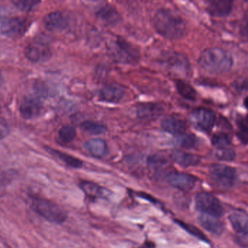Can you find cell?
I'll use <instances>...</instances> for the list:
<instances>
[{"mask_svg": "<svg viewBox=\"0 0 248 248\" xmlns=\"http://www.w3.org/2000/svg\"><path fill=\"white\" fill-rule=\"evenodd\" d=\"M152 22L155 30L166 39H181L186 33V24L183 19L169 9L156 11Z\"/></svg>", "mask_w": 248, "mask_h": 248, "instance_id": "1", "label": "cell"}, {"mask_svg": "<svg viewBox=\"0 0 248 248\" xmlns=\"http://www.w3.org/2000/svg\"><path fill=\"white\" fill-rule=\"evenodd\" d=\"M198 65L209 74H224L231 69L233 59L228 52L221 48H208L200 55Z\"/></svg>", "mask_w": 248, "mask_h": 248, "instance_id": "2", "label": "cell"}, {"mask_svg": "<svg viewBox=\"0 0 248 248\" xmlns=\"http://www.w3.org/2000/svg\"><path fill=\"white\" fill-rule=\"evenodd\" d=\"M31 205L35 212L53 224H62L68 218V214L61 207L49 200L35 197L32 198Z\"/></svg>", "mask_w": 248, "mask_h": 248, "instance_id": "3", "label": "cell"}, {"mask_svg": "<svg viewBox=\"0 0 248 248\" xmlns=\"http://www.w3.org/2000/svg\"><path fill=\"white\" fill-rule=\"evenodd\" d=\"M107 53L113 61L120 63H134L140 58L138 51L120 37L112 39L108 44Z\"/></svg>", "mask_w": 248, "mask_h": 248, "instance_id": "4", "label": "cell"}, {"mask_svg": "<svg viewBox=\"0 0 248 248\" xmlns=\"http://www.w3.org/2000/svg\"><path fill=\"white\" fill-rule=\"evenodd\" d=\"M209 177L211 182L219 189L232 187L237 179V172L234 168L223 164H214L210 167Z\"/></svg>", "mask_w": 248, "mask_h": 248, "instance_id": "5", "label": "cell"}, {"mask_svg": "<svg viewBox=\"0 0 248 248\" xmlns=\"http://www.w3.org/2000/svg\"><path fill=\"white\" fill-rule=\"evenodd\" d=\"M195 208L200 214H206L213 217H222L224 208L221 202L214 195L207 192H201L195 197Z\"/></svg>", "mask_w": 248, "mask_h": 248, "instance_id": "6", "label": "cell"}, {"mask_svg": "<svg viewBox=\"0 0 248 248\" xmlns=\"http://www.w3.org/2000/svg\"><path fill=\"white\" fill-rule=\"evenodd\" d=\"M29 22L23 17H14L4 20L1 26L3 35L12 39L23 36L29 29Z\"/></svg>", "mask_w": 248, "mask_h": 248, "instance_id": "7", "label": "cell"}, {"mask_svg": "<svg viewBox=\"0 0 248 248\" xmlns=\"http://www.w3.org/2000/svg\"><path fill=\"white\" fill-rule=\"evenodd\" d=\"M189 120L197 128L201 131H209L216 122L214 112L204 108L195 109L189 115Z\"/></svg>", "mask_w": 248, "mask_h": 248, "instance_id": "8", "label": "cell"}, {"mask_svg": "<svg viewBox=\"0 0 248 248\" xmlns=\"http://www.w3.org/2000/svg\"><path fill=\"white\" fill-rule=\"evenodd\" d=\"M26 58L33 62L47 61L51 56L49 45L43 41L36 40L26 46L24 51Z\"/></svg>", "mask_w": 248, "mask_h": 248, "instance_id": "9", "label": "cell"}, {"mask_svg": "<svg viewBox=\"0 0 248 248\" xmlns=\"http://www.w3.org/2000/svg\"><path fill=\"white\" fill-rule=\"evenodd\" d=\"M166 179L170 186L184 191L192 189L198 182V179L192 175L178 172H170L166 175Z\"/></svg>", "mask_w": 248, "mask_h": 248, "instance_id": "10", "label": "cell"}, {"mask_svg": "<svg viewBox=\"0 0 248 248\" xmlns=\"http://www.w3.org/2000/svg\"><path fill=\"white\" fill-rule=\"evenodd\" d=\"M163 62L169 70L179 74L189 72V63L188 60L177 52H169L163 57Z\"/></svg>", "mask_w": 248, "mask_h": 248, "instance_id": "11", "label": "cell"}, {"mask_svg": "<svg viewBox=\"0 0 248 248\" xmlns=\"http://www.w3.org/2000/svg\"><path fill=\"white\" fill-rule=\"evenodd\" d=\"M19 110L23 119L30 120L40 115L42 110V104L39 98L30 96L23 99Z\"/></svg>", "mask_w": 248, "mask_h": 248, "instance_id": "12", "label": "cell"}, {"mask_svg": "<svg viewBox=\"0 0 248 248\" xmlns=\"http://www.w3.org/2000/svg\"><path fill=\"white\" fill-rule=\"evenodd\" d=\"M97 18L103 24L108 26H114L122 20L119 12L110 4H103L96 10Z\"/></svg>", "mask_w": 248, "mask_h": 248, "instance_id": "13", "label": "cell"}, {"mask_svg": "<svg viewBox=\"0 0 248 248\" xmlns=\"http://www.w3.org/2000/svg\"><path fill=\"white\" fill-rule=\"evenodd\" d=\"M125 94V90L122 86L116 84H110L105 86L100 90V100L110 103H118L122 100Z\"/></svg>", "mask_w": 248, "mask_h": 248, "instance_id": "14", "label": "cell"}, {"mask_svg": "<svg viewBox=\"0 0 248 248\" xmlns=\"http://www.w3.org/2000/svg\"><path fill=\"white\" fill-rule=\"evenodd\" d=\"M43 24L50 31H60L66 28L68 20L63 13L55 11L49 13L44 17Z\"/></svg>", "mask_w": 248, "mask_h": 248, "instance_id": "15", "label": "cell"}, {"mask_svg": "<svg viewBox=\"0 0 248 248\" xmlns=\"http://www.w3.org/2000/svg\"><path fill=\"white\" fill-rule=\"evenodd\" d=\"M232 0H209L207 11L213 17H223L232 11Z\"/></svg>", "mask_w": 248, "mask_h": 248, "instance_id": "16", "label": "cell"}, {"mask_svg": "<svg viewBox=\"0 0 248 248\" xmlns=\"http://www.w3.org/2000/svg\"><path fill=\"white\" fill-rule=\"evenodd\" d=\"M198 221L205 230L209 232L211 234L219 236L224 232V224L220 221L218 217L200 214Z\"/></svg>", "mask_w": 248, "mask_h": 248, "instance_id": "17", "label": "cell"}, {"mask_svg": "<svg viewBox=\"0 0 248 248\" xmlns=\"http://www.w3.org/2000/svg\"><path fill=\"white\" fill-rule=\"evenodd\" d=\"M161 127L163 131L176 137L183 135L186 131V124L185 122L173 117L163 119L161 122Z\"/></svg>", "mask_w": 248, "mask_h": 248, "instance_id": "18", "label": "cell"}, {"mask_svg": "<svg viewBox=\"0 0 248 248\" xmlns=\"http://www.w3.org/2000/svg\"><path fill=\"white\" fill-rule=\"evenodd\" d=\"M137 116L143 120H153L162 114L161 108L154 103H142L137 107Z\"/></svg>", "mask_w": 248, "mask_h": 248, "instance_id": "19", "label": "cell"}, {"mask_svg": "<svg viewBox=\"0 0 248 248\" xmlns=\"http://www.w3.org/2000/svg\"><path fill=\"white\" fill-rule=\"evenodd\" d=\"M229 221L236 232L248 236V214L243 212H234L230 214Z\"/></svg>", "mask_w": 248, "mask_h": 248, "instance_id": "20", "label": "cell"}, {"mask_svg": "<svg viewBox=\"0 0 248 248\" xmlns=\"http://www.w3.org/2000/svg\"><path fill=\"white\" fill-rule=\"evenodd\" d=\"M170 157L173 162L183 167L197 166L201 163V157L199 156L180 150L172 152Z\"/></svg>", "mask_w": 248, "mask_h": 248, "instance_id": "21", "label": "cell"}, {"mask_svg": "<svg viewBox=\"0 0 248 248\" xmlns=\"http://www.w3.org/2000/svg\"><path fill=\"white\" fill-rule=\"evenodd\" d=\"M86 151L93 157L101 158L107 155L108 146L104 140L100 139H92L84 144Z\"/></svg>", "mask_w": 248, "mask_h": 248, "instance_id": "22", "label": "cell"}, {"mask_svg": "<svg viewBox=\"0 0 248 248\" xmlns=\"http://www.w3.org/2000/svg\"><path fill=\"white\" fill-rule=\"evenodd\" d=\"M80 187L86 195L91 200L106 198L108 195V191L97 184L91 182H82Z\"/></svg>", "mask_w": 248, "mask_h": 248, "instance_id": "23", "label": "cell"}, {"mask_svg": "<svg viewBox=\"0 0 248 248\" xmlns=\"http://www.w3.org/2000/svg\"><path fill=\"white\" fill-rule=\"evenodd\" d=\"M176 87L178 93L182 97L190 101L196 100L197 93L195 89L183 80H176Z\"/></svg>", "mask_w": 248, "mask_h": 248, "instance_id": "24", "label": "cell"}, {"mask_svg": "<svg viewBox=\"0 0 248 248\" xmlns=\"http://www.w3.org/2000/svg\"><path fill=\"white\" fill-rule=\"evenodd\" d=\"M49 151L51 154L56 156L60 160H62L64 163H65L67 166H70L73 169H80L83 166L82 161L79 159L74 157V156L65 154V153L58 151V150H52V149H49Z\"/></svg>", "mask_w": 248, "mask_h": 248, "instance_id": "25", "label": "cell"}, {"mask_svg": "<svg viewBox=\"0 0 248 248\" xmlns=\"http://www.w3.org/2000/svg\"><path fill=\"white\" fill-rule=\"evenodd\" d=\"M174 221L181 228L183 229L184 230H185L186 232L189 233L191 235L194 236L196 238L205 242V243L209 242L206 236L198 227H195V226L192 225V224H187V223L185 222V221H182V220L175 219Z\"/></svg>", "mask_w": 248, "mask_h": 248, "instance_id": "26", "label": "cell"}, {"mask_svg": "<svg viewBox=\"0 0 248 248\" xmlns=\"http://www.w3.org/2000/svg\"><path fill=\"white\" fill-rule=\"evenodd\" d=\"M81 128L83 131L93 135H99L107 131L106 125L93 121H86L81 124Z\"/></svg>", "mask_w": 248, "mask_h": 248, "instance_id": "27", "label": "cell"}, {"mask_svg": "<svg viewBox=\"0 0 248 248\" xmlns=\"http://www.w3.org/2000/svg\"><path fill=\"white\" fill-rule=\"evenodd\" d=\"M77 137V131L74 127L67 125L62 126L58 131V138L63 143H70Z\"/></svg>", "mask_w": 248, "mask_h": 248, "instance_id": "28", "label": "cell"}, {"mask_svg": "<svg viewBox=\"0 0 248 248\" xmlns=\"http://www.w3.org/2000/svg\"><path fill=\"white\" fill-rule=\"evenodd\" d=\"M212 144L217 149L226 148L231 144V140L225 133H218L213 137Z\"/></svg>", "mask_w": 248, "mask_h": 248, "instance_id": "29", "label": "cell"}, {"mask_svg": "<svg viewBox=\"0 0 248 248\" xmlns=\"http://www.w3.org/2000/svg\"><path fill=\"white\" fill-rule=\"evenodd\" d=\"M216 157L220 160L224 161H232L236 157V153L232 149L226 147V148L217 149L216 152Z\"/></svg>", "mask_w": 248, "mask_h": 248, "instance_id": "30", "label": "cell"}, {"mask_svg": "<svg viewBox=\"0 0 248 248\" xmlns=\"http://www.w3.org/2000/svg\"><path fill=\"white\" fill-rule=\"evenodd\" d=\"M177 140L178 144L184 148L189 149L195 147L197 140L195 136L192 134H183L179 136Z\"/></svg>", "mask_w": 248, "mask_h": 248, "instance_id": "31", "label": "cell"}, {"mask_svg": "<svg viewBox=\"0 0 248 248\" xmlns=\"http://www.w3.org/2000/svg\"><path fill=\"white\" fill-rule=\"evenodd\" d=\"M13 4L23 11H30L32 9L34 8L40 0H12Z\"/></svg>", "mask_w": 248, "mask_h": 248, "instance_id": "32", "label": "cell"}, {"mask_svg": "<svg viewBox=\"0 0 248 248\" xmlns=\"http://www.w3.org/2000/svg\"><path fill=\"white\" fill-rule=\"evenodd\" d=\"M237 137L243 144H248V127L243 125L237 133Z\"/></svg>", "mask_w": 248, "mask_h": 248, "instance_id": "33", "label": "cell"}, {"mask_svg": "<svg viewBox=\"0 0 248 248\" xmlns=\"http://www.w3.org/2000/svg\"><path fill=\"white\" fill-rule=\"evenodd\" d=\"M233 87L237 91H248V79H242L237 81L233 84Z\"/></svg>", "mask_w": 248, "mask_h": 248, "instance_id": "34", "label": "cell"}, {"mask_svg": "<svg viewBox=\"0 0 248 248\" xmlns=\"http://www.w3.org/2000/svg\"><path fill=\"white\" fill-rule=\"evenodd\" d=\"M240 32L245 38L248 39V17L242 23Z\"/></svg>", "mask_w": 248, "mask_h": 248, "instance_id": "35", "label": "cell"}, {"mask_svg": "<svg viewBox=\"0 0 248 248\" xmlns=\"http://www.w3.org/2000/svg\"><path fill=\"white\" fill-rule=\"evenodd\" d=\"M139 196H140V198H144V199L150 201V202H153V203H157V201H156L155 198H153V197L150 196V195H147V194L140 193L139 194Z\"/></svg>", "mask_w": 248, "mask_h": 248, "instance_id": "36", "label": "cell"}, {"mask_svg": "<svg viewBox=\"0 0 248 248\" xmlns=\"http://www.w3.org/2000/svg\"><path fill=\"white\" fill-rule=\"evenodd\" d=\"M154 243H152V242H147V243H144L143 246H141V247L139 248H154Z\"/></svg>", "mask_w": 248, "mask_h": 248, "instance_id": "37", "label": "cell"}, {"mask_svg": "<svg viewBox=\"0 0 248 248\" xmlns=\"http://www.w3.org/2000/svg\"><path fill=\"white\" fill-rule=\"evenodd\" d=\"M244 106L246 108L248 109V97H246L244 100Z\"/></svg>", "mask_w": 248, "mask_h": 248, "instance_id": "38", "label": "cell"}, {"mask_svg": "<svg viewBox=\"0 0 248 248\" xmlns=\"http://www.w3.org/2000/svg\"><path fill=\"white\" fill-rule=\"evenodd\" d=\"M2 80H3L2 76H1V74H0V85H1V83H2Z\"/></svg>", "mask_w": 248, "mask_h": 248, "instance_id": "39", "label": "cell"}, {"mask_svg": "<svg viewBox=\"0 0 248 248\" xmlns=\"http://www.w3.org/2000/svg\"><path fill=\"white\" fill-rule=\"evenodd\" d=\"M90 1H97V0H90Z\"/></svg>", "mask_w": 248, "mask_h": 248, "instance_id": "40", "label": "cell"}, {"mask_svg": "<svg viewBox=\"0 0 248 248\" xmlns=\"http://www.w3.org/2000/svg\"><path fill=\"white\" fill-rule=\"evenodd\" d=\"M247 121H248V116L247 117Z\"/></svg>", "mask_w": 248, "mask_h": 248, "instance_id": "41", "label": "cell"}, {"mask_svg": "<svg viewBox=\"0 0 248 248\" xmlns=\"http://www.w3.org/2000/svg\"><path fill=\"white\" fill-rule=\"evenodd\" d=\"M246 1H247V2L248 3V0H246Z\"/></svg>", "mask_w": 248, "mask_h": 248, "instance_id": "42", "label": "cell"}]
</instances>
